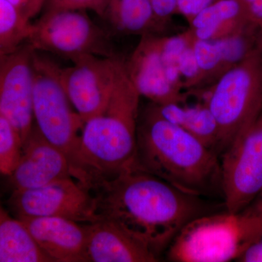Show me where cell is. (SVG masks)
<instances>
[{
	"instance_id": "6da1fadb",
	"label": "cell",
	"mask_w": 262,
	"mask_h": 262,
	"mask_svg": "<svg viewBox=\"0 0 262 262\" xmlns=\"http://www.w3.org/2000/svg\"><path fill=\"white\" fill-rule=\"evenodd\" d=\"M91 194L98 220L118 226L158 258L189 222L207 213L201 196L183 192L136 164Z\"/></svg>"
},
{
	"instance_id": "7a4b0ae2",
	"label": "cell",
	"mask_w": 262,
	"mask_h": 262,
	"mask_svg": "<svg viewBox=\"0 0 262 262\" xmlns=\"http://www.w3.org/2000/svg\"><path fill=\"white\" fill-rule=\"evenodd\" d=\"M135 164L183 192L202 196L221 187L220 156L160 114L156 103L141 107Z\"/></svg>"
},
{
	"instance_id": "3957f363",
	"label": "cell",
	"mask_w": 262,
	"mask_h": 262,
	"mask_svg": "<svg viewBox=\"0 0 262 262\" xmlns=\"http://www.w3.org/2000/svg\"><path fill=\"white\" fill-rule=\"evenodd\" d=\"M141 97L124 65L105 111L84 123L70 165L72 179L89 192L135 165Z\"/></svg>"
},
{
	"instance_id": "277c9868",
	"label": "cell",
	"mask_w": 262,
	"mask_h": 262,
	"mask_svg": "<svg viewBox=\"0 0 262 262\" xmlns=\"http://www.w3.org/2000/svg\"><path fill=\"white\" fill-rule=\"evenodd\" d=\"M262 239V216L251 205L238 213H206L189 222L168 248L169 261L238 260Z\"/></svg>"
},
{
	"instance_id": "5b68a950",
	"label": "cell",
	"mask_w": 262,
	"mask_h": 262,
	"mask_svg": "<svg viewBox=\"0 0 262 262\" xmlns=\"http://www.w3.org/2000/svg\"><path fill=\"white\" fill-rule=\"evenodd\" d=\"M194 37L188 28L170 35L146 34L125 58L127 75L139 94L158 105L187 102L179 60Z\"/></svg>"
},
{
	"instance_id": "8992f818",
	"label": "cell",
	"mask_w": 262,
	"mask_h": 262,
	"mask_svg": "<svg viewBox=\"0 0 262 262\" xmlns=\"http://www.w3.org/2000/svg\"><path fill=\"white\" fill-rule=\"evenodd\" d=\"M206 91L219 130L220 156L262 113V62L254 50Z\"/></svg>"
},
{
	"instance_id": "52a82bcc",
	"label": "cell",
	"mask_w": 262,
	"mask_h": 262,
	"mask_svg": "<svg viewBox=\"0 0 262 262\" xmlns=\"http://www.w3.org/2000/svg\"><path fill=\"white\" fill-rule=\"evenodd\" d=\"M33 110L42 135L64 153L69 163L80 144L84 122L72 110L61 80V67L44 52L34 51Z\"/></svg>"
},
{
	"instance_id": "ba28073f",
	"label": "cell",
	"mask_w": 262,
	"mask_h": 262,
	"mask_svg": "<svg viewBox=\"0 0 262 262\" xmlns=\"http://www.w3.org/2000/svg\"><path fill=\"white\" fill-rule=\"evenodd\" d=\"M27 42L36 51L72 63L84 56H120L111 36L82 10H48L34 23Z\"/></svg>"
},
{
	"instance_id": "9c48e42d",
	"label": "cell",
	"mask_w": 262,
	"mask_h": 262,
	"mask_svg": "<svg viewBox=\"0 0 262 262\" xmlns=\"http://www.w3.org/2000/svg\"><path fill=\"white\" fill-rule=\"evenodd\" d=\"M225 210L238 213L262 192V113L220 156Z\"/></svg>"
},
{
	"instance_id": "30bf717a",
	"label": "cell",
	"mask_w": 262,
	"mask_h": 262,
	"mask_svg": "<svg viewBox=\"0 0 262 262\" xmlns=\"http://www.w3.org/2000/svg\"><path fill=\"white\" fill-rule=\"evenodd\" d=\"M125 57L87 56L61 68V80L67 96L85 123L102 114L125 65Z\"/></svg>"
},
{
	"instance_id": "8fae6325",
	"label": "cell",
	"mask_w": 262,
	"mask_h": 262,
	"mask_svg": "<svg viewBox=\"0 0 262 262\" xmlns=\"http://www.w3.org/2000/svg\"><path fill=\"white\" fill-rule=\"evenodd\" d=\"M8 203L16 218L60 217L81 224L98 220L94 196L72 178L35 189L13 190Z\"/></svg>"
},
{
	"instance_id": "7c38bea8",
	"label": "cell",
	"mask_w": 262,
	"mask_h": 262,
	"mask_svg": "<svg viewBox=\"0 0 262 262\" xmlns=\"http://www.w3.org/2000/svg\"><path fill=\"white\" fill-rule=\"evenodd\" d=\"M34 51L26 42L15 51L0 55V115L18 131L23 143L34 122Z\"/></svg>"
},
{
	"instance_id": "4fadbf2b",
	"label": "cell",
	"mask_w": 262,
	"mask_h": 262,
	"mask_svg": "<svg viewBox=\"0 0 262 262\" xmlns=\"http://www.w3.org/2000/svg\"><path fill=\"white\" fill-rule=\"evenodd\" d=\"M9 178L13 190H24L72 177L67 157L42 135L34 122L24 141L20 162Z\"/></svg>"
},
{
	"instance_id": "5bb4252c",
	"label": "cell",
	"mask_w": 262,
	"mask_h": 262,
	"mask_svg": "<svg viewBox=\"0 0 262 262\" xmlns=\"http://www.w3.org/2000/svg\"><path fill=\"white\" fill-rule=\"evenodd\" d=\"M19 219L39 247L56 262H85L87 232L84 224L60 217L23 216Z\"/></svg>"
},
{
	"instance_id": "9a60e30c",
	"label": "cell",
	"mask_w": 262,
	"mask_h": 262,
	"mask_svg": "<svg viewBox=\"0 0 262 262\" xmlns=\"http://www.w3.org/2000/svg\"><path fill=\"white\" fill-rule=\"evenodd\" d=\"M87 232L85 262L158 261L140 242L107 221L99 220L84 224Z\"/></svg>"
},
{
	"instance_id": "2e32d148",
	"label": "cell",
	"mask_w": 262,
	"mask_h": 262,
	"mask_svg": "<svg viewBox=\"0 0 262 262\" xmlns=\"http://www.w3.org/2000/svg\"><path fill=\"white\" fill-rule=\"evenodd\" d=\"M101 18L123 35H170L173 30L157 17L149 0H108Z\"/></svg>"
},
{
	"instance_id": "e0dca14e",
	"label": "cell",
	"mask_w": 262,
	"mask_h": 262,
	"mask_svg": "<svg viewBox=\"0 0 262 262\" xmlns=\"http://www.w3.org/2000/svg\"><path fill=\"white\" fill-rule=\"evenodd\" d=\"M254 23L241 0H220L202 10L189 24L196 39L215 40L232 35Z\"/></svg>"
},
{
	"instance_id": "ac0fdd59",
	"label": "cell",
	"mask_w": 262,
	"mask_h": 262,
	"mask_svg": "<svg viewBox=\"0 0 262 262\" xmlns=\"http://www.w3.org/2000/svg\"><path fill=\"white\" fill-rule=\"evenodd\" d=\"M0 261L53 262L19 219L0 210Z\"/></svg>"
},
{
	"instance_id": "d6986e66",
	"label": "cell",
	"mask_w": 262,
	"mask_h": 262,
	"mask_svg": "<svg viewBox=\"0 0 262 262\" xmlns=\"http://www.w3.org/2000/svg\"><path fill=\"white\" fill-rule=\"evenodd\" d=\"M157 106L166 120L195 136L219 155L218 126L206 103L194 106H188L186 103L157 104Z\"/></svg>"
},
{
	"instance_id": "ffe728a7",
	"label": "cell",
	"mask_w": 262,
	"mask_h": 262,
	"mask_svg": "<svg viewBox=\"0 0 262 262\" xmlns=\"http://www.w3.org/2000/svg\"><path fill=\"white\" fill-rule=\"evenodd\" d=\"M34 24L8 0H0V55L8 54L27 42Z\"/></svg>"
},
{
	"instance_id": "44dd1931",
	"label": "cell",
	"mask_w": 262,
	"mask_h": 262,
	"mask_svg": "<svg viewBox=\"0 0 262 262\" xmlns=\"http://www.w3.org/2000/svg\"><path fill=\"white\" fill-rule=\"evenodd\" d=\"M23 152V140L18 131L0 115V170L9 177L16 168Z\"/></svg>"
},
{
	"instance_id": "7402d4cb",
	"label": "cell",
	"mask_w": 262,
	"mask_h": 262,
	"mask_svg": "<svg viewBox=\"0 0 262 262\" xmlns=\"http://www.w3.org/2000/svg\"><path fill=\"white\" fill-rule=\"evenodd\" d=\"M108 0H46L43 11L58 10H92L101 18Z\"/></svg>"
},
{
	"instance_id": "603a6c76",
	"label": "cell",
	"mask_w": 262,
	"mask_h": 262,
	"mask_svg": "<svg viewBox=\"0 0 262 262\" xmlns=\"http://www.w3.org/2000/svg\"><path fill=\"white\" fill-rule=\"evenodd\" d=\"M219 1L220 0H177V10L179 14L182 15L189 24L200 12Z\"/></svg>"
},
{
	"instance_id": "cb8c5ba5",
	"label": "cell",
	"mask_w": 262,
	"mask_h": 262,
	"mask_svg": "<svg viewBox=\"0 0 262 262\" xmlns=\"http://www.w3.org/2000/svg\"><path fill=\"white\" fill-rule=\"evenodd\" d=\"M155 15L163 23L173 27L174 15L178 14L177 0H149Z\"/></svg>"
},
{
	"instance_id": "d4e9b609",
	"label": "cell",
	"mask_w": 262,
	"mask_h": 262,
	"mask_svg": "<svg viewBox=\"0 0 262 262\" xmlns=\"http://www.w3.org/2000/svg\"><path fill=\"white\" fill-rule=\"evenodd\" d=\"M27 18L32 19L42 12L46 0H8Z\"/></svg>"
},
{
	"instance_id": "484cf974",
	"label": "cell",
	"mask_w": 262,
	"mask_h": 262,
	"mask_svg": "<svg viewBox=\"0 0 262 262\" xmlns=\"http://www.w3.org/2000/svg\"><path fill=\"white\" fill-rule=\"evenodd\" d=\"M248 10L251 20L258 24L262 29V0H256L253 4L248 7Z\"/></svg>"
},
{
	"instance_id": "4316f807",
	"label": "cell",
	"mask_w": 262,
	"mask_h": 262,
	"mask_svg": "<svg viewBox=\"0 0 262 262\" xmlns=\"http://www.w3.org/2000/svg\"><path fill=\"white\" fill-rule=\"evenodd\" d=\"M251 205L256 208V211H257L262 216V192L261 194L256 198V201L253 202Z\"/></svg>"
},
{
	"instance_id": "83f0119b",
	"label": "cell",
	"mask_w": 262,
	"mask_h": 262,
	"mask_svg": "<svg viewBox=\"0 0 262 262\" xmlns=\"http://www.w3.org/2000/svg\"><path fill=\"white\" fill-rule=\"evenodd\" d=\"M256 50H257L258 55H259L262 62V31L261 34H260L259 37H258L257 45H256Z\"/></svg>"
},
{
	"instance_id": "f1b7e54d",
	"label": "cell",
	"mask_w": 262,
	"mask_h": 262,
	"mask_svg": "<svg viewBox=\"0 0 262 262\" xmlns=\"http://www.w3.org/2000/svg\"><path fill=\"white\" fill-rule=\"evenodd\" d=\"M241 1L244 3V4L246 5V8H247L248 9V7H250L251 5L253 4L256 0H241Z\"/></svg>"
},
{
	"instance_id": "f546056e",
	"label": "cell",
	"mask_w": 262,
	"mask_h": 262,
	"mask_svg": "<svg viewBox=\"0 0 262 262\" xmlns=\"http://www.w3.org/2000/svg\"></svg>"
}]
</instances>
